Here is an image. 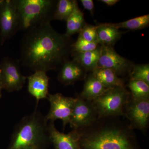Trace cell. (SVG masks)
I'll return each instance as SVG.
<instances>
[{
    "label": "cell",
    "mask_w": 149,
    "mask_h": 149,
    "mask_svg": "<svg viewBox=\"0 0 149 149\" xmlns=\"http://www.w3.org/2000/svg\"><path fill=\"white\" fill-rule=\"evenodd\" d=\"M77 130L82 149H141L134 130L123 116L100 118Z\"/></svg>",
    "instance_id": "7a4b0ae2"
},
{
    "label": "cell",
    "mask_w": 149,
    "mask_h": 149,
    "mask_svg": "<svg viewBox=\"0 0 149 149\" xmlns=\"http://www.w3.org/2000/svg\"><path fill=\"white\" fill-rule=\"evenodd\" d=\"M125 118L130 128L147 132L149 122V97L135 99L130 96L124 109Z\"/></svg>",
    "instance_id": "8992f818"
},
{
    "label": "cell",
    "mask_w": 149,
    "mask_h": 149,
    "mask_svg": "<svg viewBox=\"0 0 149 149\" xmlns=\"http://www.w3.org/2000/svg\"><path fill=\"white\" fill-rule=\"evenodd\" d=\"M19 62L10 58L3 59L0 64V84L9 92L21 90L27 77L21 73Z\"/></svg>",
    "instance_id": "52a82bcc"
},
{
    "label": "cell",
    "mask_w": 149,
    "mask_h": 149,
    "mask_svg": "<svg viewBox=\"0 0 149 149\" xmlns=\"http://www.w3.org/2000/svg\"><path fill=\"white\" fill-rule=\"evenodd\" d=\"M126 86L130 89L131 97L135 99L149 97V85L143 81L130 79Z\"/></svg>",
    "instance_id": "7402d4cb"
},
{
    "label": "cell",
    "mask_w": 149,
    "mask_h": 149,
    "mask_svg": "<svg viewBox=\"0 0 149 149\" xmlns=\"http://www.w3.org/2000/svg\"><path fill=\"white\" fill-rule=\"evenodd\" d=\"M101 45L98 43L89 42L78 36L77 41L73 43L72 46V52L84 53L95 50Z\"/></svg>",
    "instance_id": "cb8c5ba5"
},
{
    "label": "cell",
    "mask_w": 149,
    "mask_h": 149,
    "mask_svg": "<svg viewBox=\"0 0 149 149\" xmlns=\"http://www.w3.org/2000/svg\"><path fill=\"white\" fill-rule=\"evenodd\" d=\"M98 25H95L85 24L79 32V36L89 42H97V29Z\"/></svg>",
    "instance_id": "d4e9b609"
},
{
    "label": "cell",
    "mask_w": 149,
    "mask_h": 149,
    "mask_svg": "<svg viewBox=\"0 0 149 149\" xmlns=\"http://www.w3.org/2000/svg\"><path fill=\"white\" fill-rule=\"evenodd\" d=\"M71 37L56 31L46 22L26 31L21 40L19 62L33 71L55 70L72 53Z\"/></svg>",
    "instance_id": "6da1fadb"
},
{
    "label": "cell",
    "mask_w": 149,
    "mask_h": 149,
    "mask_svg": "<svg viewBox=\"0 0 149 149\" xmlns=\"http://www.w3.org/2000/svg\"><path fill=\"white\" fill-rule=\"evenodd\" d=\"M97 33L99 45L113 47L121 38L123 33L117 28L104 23L98 24Z\"/></svg>",
    "instance_id": "e0dca14e"
},
{
    "label": "cell",
    "mask_w": 149,
    "mask_h": 149,
    "mask_svg": "<svg viewBox=\"0 0 149 149\" xmlns=\"http://www.w3.org/2000/svg\"><path fill=\"white\" fill-rule=\"evenodd\" d=\"M47 123L36 108L15 126L8 149H45L51 142Z\"/></svg>",
    "instance_id": "3957f363"
},
{
    "label": "cell",
    "mask_w": 149,
    "mask_h": 149,
    "mask_svg": "<svg viewBox=\"0 0 149 149\" xmlns=\"http://www.w3.org/2000/svg\"><path fill=\"white\" fill-rule=\"evenodd\" d=\"M85 79L83 91L78 95L84 100L92 101L102 95L107 89L92 73Z\"/></svg>",
    "instance_id": "9a60e30c"
},
{
    "label": "cell",
    "mask_w": 149,
    "mask_h": 149,
    "mask_svg": "<svg viewBox=\"0 0 149 149\" xmlns=\"http://www.w3.org/2000/svg\"><path fill=\"white\" fill-rule=\"evenodd\" d=\"M92 73L107 89L125 86L124 80L109 69L97 68Z\"/></svg>",
    "instance_id": "ac0fdd59"
},
{
    "label": "cell",
    "mask_w": 149,
    "mask_h": 149,
    "mask_svg": "<svg viewBox=\"0 0 149 149\" xmlns=\"http://www.w3.org/2000/svg\"><path fill=\"white\" fill-rule=\"evenodd\" d=\"M100 1L108 6L114 5L116 3L119 1L118 0H101Z\"/></svg>",
    "instance_id": "4316f807"
},
{
    "label": "cell",
    "mask_w": 149,
    "mask_h": 149,
    "mask_svg": "<svg viewBox=\"0 0 149 149\" xmlns=\"http://www.w3.org/2000/svg\"><path fill=\"white\" fill-rule=\"evenodd\" d=\"M19 20V30L27 31L39 24L51 22L57 1L15 0Z\"/></svg>",
    "instance_id": "277c9868"
},
{
    "label": "cell",
    "mask_w": 149,
    "mask_h": 149,
    "mask_svg": "<svg viewBox=\"0 0 149 149\" xmlns=\"http://www.w3.org/2000/svg\"><path fill=\"white\" fill-rule=\"evenodd\" d=\"M133 65L132 62L118 54L113 47L101 45V54L97 68L111 70L119 77L130 74Z\"/></svg>",
    "instance_id": "30bf717a"
},
{
    "label": "cell",
    "mask_w": 149,
    "mask_h": 149,
    "mask_svg": "<svg viewBox=\"0 0 149 149\" xmlns=\"http://www.w3.org/2000/svg\"><path fill=\"white\" fill-rule=\"evenodd\" d=\"M2 89V86H1V84H0V98L1 97V91Z\"/></svg>",
    "instance_id": "83f0119b"
},
{
    "label": "cell",
    "mask_w": 149,
    "mask_h": 149,
    "mask_svg": "<svg viewBox=\"0 0 149 149\" xmlns=\"http://www.w3.org/2000/svg\"><path fill=\"white\" fill-rule=\"evenodd\" d=\"M87 71L74 61H67L61 65L58 79L64 85L74 84L78 80L85 79Z\"/></svg>",
    "instance_id": "4fadbf2b"
},
{
    "label": "cell",
    "mask_w": 149,
    "mask_h": 149,
    "mask_svg": "<svg viewBox=\"0 0 149 149\" xmlns=\"http://www.w3.org/2000/svg\"><path fill=\"white\" fill-rule=\"evenodd\" d=\"M27 79L28 91L36 98L37 103L40 100L47 98L49 78L47 72L35 71L34 74L27 77Z\"/></svg>",
    "instance_id": "5bb4252c"
},
{
    "label": "cell",
    "mask_w": 149,
    "mask_h": 149,
    "mask_svg": "<svg viewBox=\"0 0 149 149\" xmlns=\"http://www.w3.org/2000/svg\"><path fill=\"white\" fill-rule=\"evenodd\" d=\"M130 97V92L125 86L116 87L107 89L92 102L98 118L111 116L125 117L124 108Z\"/></svg>",
    "instance_id": "5b68a950"
},
{
    "label": "cell",
    "mask_w": 149,
    "mask_h": 149,
    "mask_svg": "<svg viewBox=\"0 0 149 149\" xmlns=\"http://www.w3.org/2000/svg\"><path fill=\"white\" fill-rule=\"evenodd\" d=\"M67 36L71 37L72 35L79 33L85 24L84 15L80 10L77 1H74V7L72 13L66 20Z\"/></svg>",
    "instance_id": "d6986e66"
},
{
    "label": "cell",
    "mask_w": 149,
    "mask_h": 149,
    "mask_svg": "<svg viewBox=\"0 0 149 149\" xmlns=\"http://www.w3.org/2000/svg\"><path fill=\"white\" fill-rule=\"evenodd\" d=\"M48 129L51 142L55 149H82L77 130H73L68 134L61 133L57 130L53 121L49 122Z\"/></svg>",
    "instance_id": "7c38bea8"
},
{
    "label": "cell",
    "mask_w": 149,
    "mask_h": 149,
    "mask_svg": "<svg viewBox=\"0 0 149 149\" xmlns=\"http://www.w3.org/2000/svg\"><path fill=\"white\" fill-rule=\"evenodd\" d=\"M101 51V45L95 50L84 53L72 52L73 60L81 65L87 72H93L97 67Z\"/></svg>",
    "instance_id": "2e32d148"
},
{
    "label": "cell",
    "mask_w": 149,
    "mask_h": 149,
    "mask_svg": "<svg viewBox=\"0 0 149 149\" xmlns=\"http://www.w3.org/2000/svg\"><path fill=\"white\" fill-rule=\"evenodd\" d=\"M129 75L130 79L141 80L149 85V64L133 65Z\"/></svg>",
    "instance_id": "603a6c76"
},
{
    "label": "cell",
    "mask_w": 149,
    "mask_h": 149,
    "mask_svg": "<svg viewBox=\"0 0 149 149\" xmlns=\"http://www.w3.org/2000/svg\"><path fill=\"white\" fill-rule=\"evenodd\" d=\"M84 8L89 11L92 15H93L94 13V2L93 0H81L80 1Z\"/></svg>",
    "instance_id": "484cf974"
},
{
    "label": "cell",
    "mask_w": 149,
    "mask_h": 149,
    "mask_svg": "<svg viewBox=\"0 0 149 149\" xmlns=\"http://www.w3.org/2000/svg\"><path fill=\"white\" fill-rule=\"evenodd\" d=\"M19 30V20L15 0H0V43L12 37Z\"/></svg>",
    "instance_id": "ba28073f"
},
{
    "label": "cell",
    "mask_w": 149,
    "mask_h": 149,
    "mask_svg": "<svg viewBox=\"0 0 149 149\" xmlns=\"http://www.w3.org/2000/svg\"><path fill=\"white\" fill-rule=\"evenodd\" d=\"M70 125L73 130H78L91 125L98 118L92 101L76 95Z\"/></svg>",
    "instance_id": "8fae6325"
},
{
    "label": "cell",
    "mask_w": 149,
    "mask_h": 149,
    "mask_svg": "<svg viewBox=\"0 0 149 149\" xmlns=\"http://www.w3.org/2000/svg\"><path fill=\"white\" fill-rule=\"evenodd\" d=\"M74 0L57 1L53 20H66L74 8Z\"/></svg>",
    "instance_id": "44dd1931"
},
{
    "label": "cell",
    "mask_w": 149,
    "mask_h": 149,
    "mask_svg": "<svg viewBox=\"0 0 149 149\" xmlns=\"http://www.w3.org/2000/svg\"><path fill=\"white\" fill-rule=\"evenodd\" d=\"M50 104L49 111L45 118L47 121L60 119L63 121V130L69 124L72 110L76 102V97H67L61 93L49 94L47 98Z\"/></svg>",
    "instance_id": "9c48e42d"
},
{
    "label": "cell",
    "mask_w": 149,
    "mask_h": 149,
    "mask_svg": "<svg viewBox=\"0 0 149 149\" xmlns=\"http://www.w3.org/2000/svg\"><path fill=\"white\" fill-rule=\"evenodd\" d=\"M111 27L119 29L123 28L130 30H138L146 28L149 24V15H143L118 23H107Z\"/></svg>",
    "instance_id": "ffe728a7"
}]
</instances>
